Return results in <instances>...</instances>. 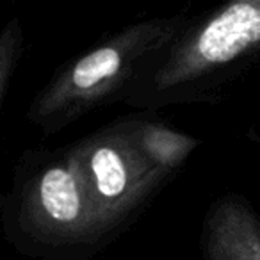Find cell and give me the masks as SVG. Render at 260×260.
<instances>
[{
    "label": "cell",
    "instance_id": "cell-7",
    "mask_svg": "<svg viewBox=\"0 0 260 260\" xmlns=\"http://www.w3.org/2000/svg\"><path fill=\"white\" fill-rule=\"evenodd\" d=\"M23 45H25V36H23L22 20L18 16H13L0 29V107L4 104L9 84L22 59Z\"/></svg>",
    "mask_w": 260,
    "mask_h": 260
},
{
    "label": "cell",
    "instance_id": "cell-3",
    "mask_svg": "<svg viewBox=\"0 0 260 260\" xmlns=\"http://www.w3.org/2000/svg\"><path fill=\"white\" fill-rule=\"evenodd\" d=\"M185 22L187 16L182 15L141 20L70 59L36 93L27 119L45 136H52L109 102H121Z\"/></svg>",
    "mask_w": 260,
    "mask_h": 260
},
{
    "label": "cell",
    "instance_id": "cell-5",
    "mask_svg": "<svg viewBox=\"0 0 260 260\" xmlns=\"http://www.w3.org/2000/svg\"><path fill=\"white\" fill-rule=\"evenodd\" d=\"M200 249L202 260H260V216L248 198L228 192L210 203Z\"/></svg>",
    "mask_w": 260,
    "mask_h": 260
},
{
    "label": "cell",
    "instance_id": "cell-6",
    "mask_svg": "<svg viewBox=\"0 0 260 260\" xmlns=\"http://www.w3.org/2000/svg\"><path fill=\"white\" fill-rule=\"evenodd\" d=\"M130 134L145 157L162 173L173 175L187 162L191 153L200 146V139L180 132L162 121L145 118H126Z\"/></svg>",
    "mask_w": 260,
    "mask_h": 260
},
{
    "label": "cell",
    "instance_id": "cell-1",
    "mask_svg": "<svg viewBox=\"0 0 260 260\" xmlns=\"http://www.w3.org/2000/svg\"><path fill=\"white\" fill-rule=\"evenodd\" d=\"M0 224L16 251L38 260H87L118 235L94 207L72 146L20 157Z\"/></svg>",
    "mask_w": 260,
    "mask_h": 260
},
{
    "label": "cell",
    "instance_id": "cell-4",
    "mask_svg": "<svg viewBox=\"0 0 260 260\" xmlns=\"http://www.w3.org/2000/svg\"><path fill=\"white\" fill-rule=\"evenodd\" d=\"M70 146L94 207L118 234L170 178L138 148L126 118L100 126Z\"/></svg>",
    "mask_w": 260,
    "mask_h": 260
},
{
    "label": "cell",
    "instance_id": "cell-2",
    "mask_svg": "<svg viewBox=\"0 0 260 260\" xmlns=\"http://www.w3.org/2000/svg\"><path fill=\"white\" fill-rule=\"evenodd\" d=\"M260 62V0H237L185 25L152 59L121 102L141 109L209 102Z\"/></svg>",
    "mask_w": 260,
    "mask_h": 260
}]
</instances>
